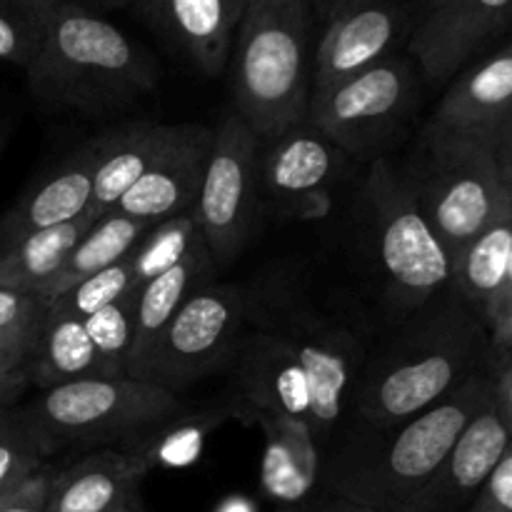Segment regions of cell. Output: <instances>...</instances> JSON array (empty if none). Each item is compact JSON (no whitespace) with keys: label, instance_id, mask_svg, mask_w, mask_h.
<instances>
[{"label":"cell","instance_id":"cell-1","mask_svg":"<svg viewBox=\"0 0 512 512\" xmlns=\"http://www.w3.org/2000/svg\"><path fill=\"white\" fill-rule=\"evenodd\" d=\"M245 290V328L278 340L303 368L313 395L320 455L338 438L348 400L380 323L358 290L293 263L268 265Z\"/></svg>","mask_w":512,"mask_h":512},{"label":"cell","instance_id":"cell-2","mask_svg":"<svg viewBox=\"0 0 512 512\" xmlns=\"http://www.w3.org/2000/svg\"><path fill=\"white\" fill-rule=\"evenodd\" d=\"M503 350L448 285L420 308L380 325L350 393L345 425L380 430L405 423L448 398Z\"/></svg>","mask_w":512,"mask_h":512},{"label":"cell","instance_id":"cell-3","mask_svg":"<svg viewBox=\"0 0 512 512\" xmlns=\"http://www.w3.org/2000/svg\"><path fill=\"white\" fill-rule=\"evenodd\" d=\"M510 350L458 390L393 428L345 425L320 455L318 490L378 512H398L438 470L470 423L493 403L495 380Z\"/></svg>","mask_w":512,"mask_h":512},{"label":"cell","instance_id":"cell-4","mask_svg":"<svg viewBox=\"0 0 512 512\" xmlns=\"http://www.w3.org/2000/svg\"><path fill=\"white\" fill-rule=\"evenodd\" d=\"M355 290L380 325L445 290L453 263L390 158L370 163L353 210Z\"/></svg>","mask_w":512,"mask_h":512},{"label":"cell","instance_id":"cell-5","mask_svg":"<svg viewBox=\"0 0 512 512\" xmlns=\"http://www.w3.org/2000/svg\"><path fill=\"white\" fill-rule=\"evenodd\" d=\"M25 75L45 108L98 118L153 93L160 68L113 23L83 5L63 3L45 20L43 45Z\"/></svg>","mask_w":512,"mask_h":512},{"label":"cell","instance_id":"cell-6","mask_svg":"<svg viewBox=\"0 0 512 512\" xmlns=\"http://www.w3.org/2000/svg\"><path fill=\"white\" fill-rule=\"evenodd\" d=\"M315 0H248L230 50L235 113L260 140L308 120Z\"/></svg>","mask_w":512,"mask_h":512},{"label":"cell","instance_id":"cell-7","mask_svg":"<svg viewBox=\"0 0 512 512\" xmlns=\"http://www.w3.org/2000/svg\"><path fill=\"white\" fill-rule=\"evenodd\" d=\"M398 170L450 263L508 200L493 145L430 120Z\"/></svg>","mask_w":512,"mask_h":512},{"label":"cell","instance_id":"cell-8","mask_svg":"<svg viewBox=\"0 0 512 512\" xmlns=\"http://www.w3.org/2000/svg\"><path fill=\"white\" fill-rule=\"evenodd\" d=\"M50 450H135L158 428L188 413L170 390L133 378H90L40 390L23 405Z\"/></svg>","mask_w":512,"mask_h":512},{"label":"cell","instance_id":"cell-9","mask_svg":"<svg viewBox=\"0 0 512 512\" xmlns=\"http://www.w3.org/2000/svg\"><path fill=\"white\" fill-rule=\"evenodd\" d=\"M420 70L410 55H390L373 68L310 95L308 123L348 158L378 160L413 120Z\"/></svg>","mask_w":512,"mask_h":512},{"label":"cell","instance_id":"cell-10","mask_svg":"<svg viewBox=\"0 0 512 512\" xmlns=\"http://www.w3.org/2000/svg\"><path fill=\"white\" fill-rule=\"evenodd\" d=\"M243 333V285L213 280L185 300L143 358L128 370V378L145 380L178 395L198 380L233 365Z\"/></svg>","mask_w":512,"mask_h":512},{"label":"cell","instance_id":"cell-11","mask_svg":"<svg viewBox=\"0 0 512 512\" xmlns=\"http://www.w3.org/2000/svg\"><path fill=\"white\" fill-rule=\"evenodd\" d=\"M260 218V138L238 113H230L215 130L213 153L195 203L200 235L218 268L243 253Z\"/></svg>","mask_w":512,"mask_h":512},{"label":"cell","instance_id":"cell-12","mask_svg":"<svg viewBox=\"0 0 512 512\" xmlns=\"http://www.w3.org/2000/svg\"><path fill=\"white\" fill-rule=\"evenodd\" d=\"M348 168V155L320 130L290 125L260 140V205L263 215L290 220L318 218Z\"/></svg>","mask_w":512,"mask_h":512},{"label":"cell","instance_id":"cell-13","mask_svg":"<svg viewBox=\"0 0 512 512\" xmlns=\"http://www.w3.org/2000/svg\"><path fill=\"white\" fill-rule=\"evenodd\" d=\"M413 30V8L405 0H368L335 15L315 43L310 95L395 55V48L410 40Z\"/></svg>","mask_w":512,"mask_h":512},{"label":"cell","instance_id":"cell-14","mask_svg":"<svg viewBox=\"0 0 512 512\" xmlns=\"http://www.w3.org/2000/svg\"><path fill=\"white\" fill-rule=\"evenodd\" d=\"M510 13L512 0H445L415 23L410 58L428 83H448L490 40L505 35Z\"/></svg>","mask_w":512,"mask_h":512},{"label":"cell","instance_id":"cell-15","mask_svg":"<svg viewBox=\"0 0 512 512\" xmlns=\"http://www.w3.org/2000/svg\"><path fill=\"white\" fill-rule=\"evenodd\" d=\"M213 143L215 130L205 125H173V135L165 148L143 178L120 198L115 210L150 225L195 213Z\"/></svg>","mask_w":512,"mask_h":512},{"label":"cell","instance_id":"cell-16","mask_svg":"<svg viewBox=\"0 0 512 512\" xmlns=\"http://www.w3.org/2000/svg\"><path fill=\"white\" fill-rule=\"evenodd\" d=\"M510 448V433L490 403L398 512H465Z\"/></svg>","mask_w":512,"mask_h":512},{"label":"cell","instance_id":"cell-17","mask_svg":"<svg viewBox=\"0 0 512 512\" xmlns=\"http://www.w3.org/2000/svg\"><path fill=\"white\" fill-rule=\"evenodd\" d=\"M240 398L253 413L313 425V395L298 360L270 335L245 328L233 358ZM313 433V430H310Z\"/></svg>","mask_w":512,"mask_h":512},{"label":"cell","instance_id":"cell-18","mask_svg":"<svg viewBox=\"0 0 512 512\" xmlns=\"http://www.w3.org/2000/svg\"><path fill=\"white\" fill-rule=\"evenodd\" d=\"M512 115V40L450 83L430 123L493 145Z\"/></svg>","mask_w":512,"mask_h":512},{"label":"cell","instance_id":"cell-19","mask_svg":"<svg viewBox=\"0 0 512 512\" xmlns=\"http://www.w3.org/2000/svg\"><path fill=\"white\" fill-rule=\"evenodd\" d=\"M98 145L95 140L75 150L38 188L18 200L0 218V250L55 225L73 223L93 208V173Z\"/></svg>","mask_w":512,"mask_h":512},{"label":"cell","instance_id":"cell-20","mask_svg":"<svg viewBox=\"0 0 512 512\" xmlns=\"http://www.w3.org/2000/svg\"><path fill=\"white\" fill-rule=\"evenodd\" d=\"M135 8L205 75L228 68L238 28L228 0H138Z\"/></svg>","mask_w":512,"mask_h":512},{"label":"cell","instance_id":"cell-21","mask_svg":"<svg viewBox=\"0 0 512 512\" xmlns=\"http://www.w3.org/2000/svg\"><path fill=\"white\" fill-rule=\"evenodd\" d=\"M148 465L125 450H95L53 473L45 512H108L138 490Z\"/></svg>","mask_w":512,"mask_h":512},{"label":"cell","instance_id":"cell-22","mask_svg":"<svg viewBox=\"0 0 512 512\" xmlns=\"http://www.w3.org/2000/svg\"><path fill=\"white\" fill-rule=\"evenodd\" d=\"M170 135L173 125L138 120L95 138L98 155H95L93 173V213L98 218L115 210L120 198L143 178Z\"/></svg>","mask_w":512,"mask_h":512},{"label":"cell","instance_id":"cell-23","mask_svg":"<svg viewBox=\"0 0 512 512\" xmlns=\"http://www.w3.org/2000/svg\"><path fill=\"white\" fill-rule=\"evenodd\" d=\"M512 258V198L453 260L450 285L490 330Z\"/></svg>","mask_w":512,"mask_h":512},{"label":"cell","instance_id":"cell-24","mask_svg":"<svg viewBox=\"0 0 512 512\" xmlns=\"http://www.w3.org/2000/svg\"><path fill=\"white\" fill-rule=\"evenodd\" d=\"M215 273H218V263L200 240L178 265L160 273L158 278L148 280L138 290H130L133 293L135 340L128 370L143 358L150 343L158 338L160 330L170 323V318L183 308L185 300L203 285L213 283Z\"/></svg>","mask_w":512,"mask_h":512},{"label":"cell","instance_id":"cell-25","mask_svg":"<svg viewBox=\"0 0 512 512\" xmlns=\"http://www.w3.org/2000/svg\"><path fill=\"white\" fill-rule=\"evenodd\" d=\"M268 435L263 485L283 505H303L313 498L320 478V450L303 420L253 413Z\"/></svg>","mask_w":512,"mask_h":512},{"label":"cell","instance_id":"cell-26","mask_svg":"<svg viewBox=\"0 0 512 512\" xmlns=\"http://www.w3.org/2000/svg\"><path fill=\"white\" fill-rule=\"evenodd\" d=\"M25 370H28L30 383L38 385L40 390L103 378L100 358L90 343L85 320L63 313L50 303L40 325L38 345Z\"/></svg>","mask_w":512,"mask_h":512},{"label":"cell","instance_id":"cell-27","mask_svg":"<svg viewBox=\"0 0 512 512\" xmlns=\"http://www.w3.org/2000/svg\"><path fill=\"white\" fill-rule=\"evenodd\" d=\"M150 228H153L150 223L128 218V215L118 213V210H110L108 215L95 220L88 233L75 243V248L65 258L63 268L40 290V298L50 303L58 295L68 293L80 280L125 260Z\"/></svg>","mask_w":512,"mask_h":512},{"label":"cell","instance_id":"cell-28","mask_svg":"<svg viewBox=\"0 0 512 512\" xmlns=\"http://www.w3.org/2000/svg\"><path fill=\"white\" fill-rule=\"evenodd\" d=\"M98 220L93 208L73 223L55 225L18 240L10 248L0 250V285L40 295V290L63 268L65 258L80 238Z\"/></svg>","mask_w":512,"mask_h":512},{"label":"cell","instance_id":"cell-29","mask_svg":"<svg viewBox=\"0 0 512 512\" xmlns=\"http://www.w3.org/2000/svg\"><path fill=\"white\" fill-rule=\"evenodd\" d=\"M200 240H203V235H200L195 213L153 225L128 255L133 290L178 265Z\"/></svg>","mask_w":512,"mask_h":512},{"label":"cell","instance_id":"cell-30","mask_svg":"<svg viewBox=\"0 0 512 512\" xmlns=\"http://www.w3.org/2000/svg\"><path fill=\"white\" fill-rule=\"evenodd\" d=\"M48 440L43 438L25 408H13L0 415V488L25 483L50 458Z\"/></svg>","mask_w":512,"mask_h":512},{"label":"cell","instance_id":"cell-31","mask_svg":"<svg viewBox=\"0 0 512 512\" xmlns=\"http://www.w3.org/2000/svg\"><path fill=\"white\" fill-rule=\"evenodd\" d=\"M95 353L100 358L103 378H128L130 353H133V293L123 295L108 308L98 310L85 320Z\"/></svg>","mask_w":512,"mask_h":512},{"label":"cell","instance_id":"cell-32","mask_svg":"<svg viewBox=\"0 0 512 512\" xmlns=\"http://www.w3.org/2000/svg\"><path fill=\"white\" fill-rule=\"evenodd\" d=\"M130 290H133V273H130V263L125 258L120 263L110 265V268L100 270V273L90 275V278L80 280L68 293L50 300V305L80 320H88L90 315L113 305L115 300L128 295Z\"/></svg>","mask_w":512,"mask_h":512},{"label":"cell","instance_id":"cell-33","mask_svg":"<svg viewBox=\"0 0 512 512\" xmlns=\"http://www.w3.org/2000/svg\"><path fill=\"white\" fill-rule=\"evenodd\" d=\"M45 20L15 0H0V60L28 68L43 45Z\"/></svg>","mask_w":512,"mask_h":512},{"label":"cell","instance_id":"cell-34","mask_svg":"<svg viewBox=\"0 0 512 512\" xmlns=\"http://www.w3.org/2000/svg\"><path fill=\"white\" fill-rule=\"evenodd\" d=\"M45 313H48V300H43L40 295L0 285V330L40 325Z\"/></svg>","mask_w":512,"mask_h":512},{"label":"cell","instance_id":"cell-35","mask_svg":"<svg viewBox=\"0 0 512 512\" xmlns=\"http://www.w3.org/2000/svg\"><path fill=\"white\" fill-rule=\"evenodd\" d=\"M465 512H512V448Z\"/></svg>","mask_w":512,"mask_h":512},{"label":"cell","instance_id":"cell-36","mask_svg":"<svg viewBox=\"0 0 512 512\" xmlns=\"http://www.w3.org/2000/svg\"><path fill=\"white\" fill-rule=\"evenodd\" d=\"M40 325L0 330V373H10V370L25 368L30 363V358L35 353V345H38Z\"/></svg>","mask_w":512,"mask_h":512},{"label":"cell","instance_id":"cell-37","mask_svg":"<svg viewBox=\"0 0 512 512\" xmlns=\"http://www.w3.org/2000/svg\"><path fill=\"white\" fill-rule=\"evenodd\" d=\"M50 480H53V470L40 468L33 478H28L15 490L13 498L0 508V512H45V508H48Z\"/></svg>","mask_w":512,"mask_h":512},{"label":"cell","instance_id":"cell-38","mask_svg":"<svg viewBox=\"0 0 512 512\" xmlns=\"http://www.w3.org/2000/svg\"><path fill=\"white\" fill-rule=\"evenodd\" d=\"M490 335H493L498 348L512 350V258L505 278L503 293H500L498 308H495L493 320H490Z\"/></svg>","mask_w":512,"mask_h":512},{"label":"cell","instance_id":"cell-39","mask_svg":"<svg viewBox=\"0 0 512 512\" xmlns=\"http://www.w3.org/2000/svg\"><path fill=\"white\" fill-rule=\"evenodd\" d=\"M493 405L512 438V350L508 353V358H505V363L500 365L498 380H495Z\"/></svg>","mask_w":512,"mask_h":512},{"label":"cell","instance_id":"cell-40","mask_svg":"<svg viewBox=\"0 0 512 512\" xmlns=\"http://www.w3.org/2000/svg\"><path fill=\"white\" fill-rule=\"evenodd\" d=\"M28 385H30V378L25 368L10 370V373H0V415L18 408L20 395L25 393Z\"/></svg>","mask_w":512,"mask_h":512},{"label":"cell","instance_id":"cell-41","mask_svg":"<svg viewBox=\"0 0 512 512\" xmlns=\"http://www.w3.org/2000/svg\"><path fill=\"white\" fill-rule=\"evenodd\" d=\"M495 148V158H498V168L500 175H503V185L505 193L512 198V115L505 120V125L500 128L498 138L493 143Z\"/></svg>","mask_w":512,"mask_h":512},{"label":"cell","instance_id":"cell-42","mask_svg":"<svg viewBox=\"0 0 512 512\" xmlns=\"http://www.w3.org/2000/svg\"><path fill=\"white\" fill-rule=\"evenodd\" d=\"M303 512H378V510H370L365 508V505H355V503H348V500L330 498V495L318 493L315 498H310L308 503L303 505Z\"/></svg>","mask_w":512,"mask_h":512},{"label":"cell","instance_id":"cell-43","mask_svg":"<svg viewBox=\"0 0 512 512\" xmlns=\"http://www.w3.org/2000/svg\"><path fill=\"white\" fill-rule=\"evenodd\" d=\"M360 3H368V0H315V15L323 18V23H328L335 15L345 13V10L355 8Z\"/></svg>","mask_w":512,"mask_h":512},{"label":"cell","instance_id":"cell-44","mask_svg":"<svg viewBox=\"0 0 512 512\" xmlns=\"http://www.w3.org/2000/svg\"><path fill=\"white\" fill-rule=\"evenodd\" d=\"M75 5H83L88 10H115V8H128V5H138V0H70Z\"/></svg>","mask_w":512,"mask_h":512},{"label":"cell","instance_id":"cell-45","mask_svg":"<svg viewBox=\"0 0 512 512\" xmlns=\"http://www.w3.org/2000/svg\"><path fill=\"white\" fill-rule=\"evenodd\" d=\"M15 3H20L23 8H28V10H33V13L43 15V18H48L55 8H60L63 3H70V0H15Z\"/></svg>","mask_w":512,"mask_h":512},{"label":"cell","instance_id":"cell-46","mask_svg":"<svg viewBox=\"0 0 512 512\" xmlns=\"http://www.w3.org/2000/svg\"><path fill=\"white\" fill-rule=\"evenodd\" d=\"M108 512H145L143 510V503H140V495L138 490H133L130 495H125L123 500H120L118 505H113Z\"/></svg>","mask_w":512,"mask_h":512},{"label":"cell","instance_id":"cell-47","mask_svg":"<svg viewBox=\"0 0 512 512\" xmlns=\"http://www.w3.org/2000/svg\"><path fill=\"white\" fill-rule=\"evenodd\" d=\"M218 512H255V508H253V503H250V500L230 498V500H225L223 505H220Z\"/></svg>","mask_w":512,"mask_h":512},{"label":"cell","instance_id":"cell-48","mask_svg":"<svg viewBox=\"0 0 512 512\" xmlns=\"http://www.w3.org/2000/svg\"><path fill=\"white\" fill-rule=\"evenodd\" d=\"M443 3L445 0H413L415 10H418V23L425 18V15H430L433 10H438Z\"/></svg>","mask_w":512,"mask_h":512},{"label":"cell","instance_id":"cell-49","mask_svg":"<svg viewBox=\"0 0 512 512\" xmlns=\"http://www.w3.org/2000/svg\"><path fill=\"white\" fill-rule=\"evenodd\" d=\"M8 135H10V125L5 120H0V155H3L5 145H8Z\"/></svg>","mask_w":512,"mask_h":512},{"label":"cell","instance_id":"cell-50","mask_svg":"<svg viewBox=\"0 0 512 512\" xmlns=\"http://www.w3.org/2000/svg\"><path fill=\"white\" fill-rule=\"evenodd\" d=\"M245 3H248V0H228L230 10H233V15H235V20H240V15H243Z\"/></svg>","mask_w":512,"mask_h":512},{"label":"cell","instance_id":"cell-51","mask_svg":"<svg viewBox=\"0 0 512 512\" xmlns=\"http://www.w3.org/2000/svg\"><path fill=\"white\" fill-rule=\"evenodd\" d=\"M20 485H23V483H20ZM20 485H13V488H0V508H3V505L8 503L10 498H13V493L20 488Z\"/></svg>","mask_w":512,"mask_h":512},{"label":"cell","instance_id":"cell-52","mask_svg":"<svg viewBox=\"0 0 512 512\" xmlns=\"http://www.w3.org/2000/svg\"><path fill=\"white\" fill-rule=\"evenodd\" d=\"M303 505H283L278 512H303Z\"/></svg>","mask_w":512,"mask_h":512},{"label":"cell","instance_id":"cell-53","mask_svg":"<svg viewBox=\"0 0 512 512\" xmlns=\"http://www.w3.org/2000/svg\"><path fill=\"white\" fill-rule=\"evenodd\" d=\"M505 33H512V13H510V20H508V30Z\"/></svg>","mask_w":512,"mask_h":512}]
</instances>
